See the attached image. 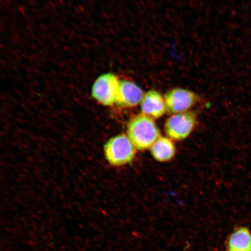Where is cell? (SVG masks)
Wrapping results in <instances>:
<instances>
[{
	"instance_id": "obj_1",
	"label": "cell",
	"mask_w": 251,
	"mask_h": 251,
	"mask_svg": "<svg viewBox=\"0 0 251 251\" xmlns=\"http://www.w3.org/2000/svg\"><path fill=\"white\" fill-rule=\"evenodd\" d=\"M127 136L135 148L146 150L150 149L161 133L153 119L141 114L134 116L128 122Z\"/></svg>"
},
{
	"instance_id": "obj_2",
	"label": "cell",
	"mask_w": 251,
	"mask_h": 251,
	"mask_svg": "<svg viewBox=\"0 0 251 251\" xmlns=\"http://www.w3.org/2000/svg\"><path fill=\"white\" fill-rule=\"evenodd\" d=\"M136 150L129 138L125 134L111 138L103 147L106 159L114 166L130 164L136 155Z\"/></svg>"
},
{
	"instance_id": "obj_3",
	"label": "cell",
	"mask_w": 251,
	"mask_h": 251,
	"mask_svg": "<svg viewBox=\"0 0 251 251\" xmlns=\"http://www.w3.org/2000/svg\"><path fill=\"white\" fill-rule=\"evenodd\" d=\"M119 81L117 75L106 73L100 75L94 81L92 88V97L100 104L111 106L117 103Z\"/></svg>"
},
{
	"instance_id": "obj_4",
	"label": "cell",
	"mask_w": 251,
	"mask_h": 251,
	"mask_svg": "<svg viewBox=\"0 0 251 251\" xmlns=\"http://www.w3.org/2000/svg\"><path fill=\"white\" fill-rule=\"evenodd\" d=\"M196 122V115L192 112L172 115L165 122V132L172 140H183L192 133Z\"/></svg>"
},
{
	"instance_id": "obj_5",
	"label": "cell",
	"mask_w": 251,
	"mask_h": 251,
	"mask_svg": "<svg viewBox=\"0 0 251 251\" xmlns=\"http://www.w3.org/2000/svg\"><path fill=\"white\" fill-rule=\"evenodd\" d=\"M164 99L166 111L174 115L188 112L196 105L199 97L190 90L175 88L166 94Z\"/></svg>"
},
{
	"instance_id": "obj_6",
	"label": "cell",
	"mask_w": 251,
	"mask_h": 251,
	"mask_svg": "<svg viewBox=\"0 0 251 251\" xmlns=\"http://www.w3.org/2000/svg\"><path fill=\"white\" fill-rule=\"evenodd\" d=\"M144 96L143 90L136 83L128 80H121L116 104L121 107H134L140 104Z\"/></svg>"
},
{
	"instance_id": "obj_7",
	"label": "cell",
	"mask_w": 251,
	"mask_h": 251,
	"mask_svg": "<svg viewBox=\"0 0 251 251\" xmlns=\"http://www.w3.org/2000/svg\"><path fill=\"white\" fill-rule=\"evenodd\" d=\"M140 106L141 114L153 119L162 117L166 111L164 97L154 90L144 94Z\"/></svg>"
},
{
	"instance_id": "obj_8",
	"label": "cell",
	"mask_w": 251,
	"mask_h": 251,
	"mask_svg": "<svg viewBox=\"0 0 251 251\" xmlns=\"http://www.w3.org/2000/svg\"><path fill=\"white\" fill-rule=\"evenodd\" d=\"M150 151L153 158L160 162L171 161L176 154L174 143L165 137H160L151 147Z\"/></svg>"
},
{
	"instance_id": "obj_9",
	"label": "cell",
	"mask_w": 251,
	"mask_h": 251,
	"mask_svg": "<svg viewBox=\"0 0 251 251\" xmlns=\"http://www.w3.org/2000/svg\"><path fill=\"white\" fill-rule=\"evenodd\" d=\"M229 251H251V233L246 227L238 228L229 237Z\"/></svg>"
}]
</instances>
